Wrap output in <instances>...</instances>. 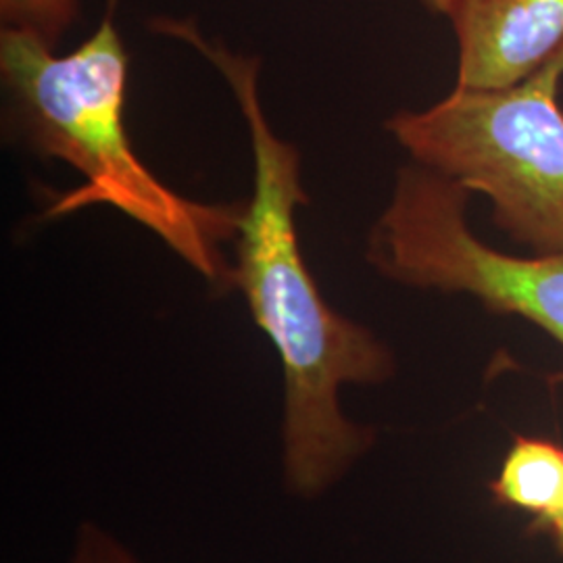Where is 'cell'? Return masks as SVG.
<instances>
[{"label": "cell", "mask_w": 563, "mask_h": 563, "mask_svg": "<svg viewBox=\"0 0 563 563\" xmlns=\"http://www.w3.org/2000/svg\"><path fill=\"white\" fill-rule=\"evenodd\" d=\"M151 27L197 48L228 81L246 121L253 195L242 205L230 288L241 290L253 322L280 360L282 486L297 501H318L376 443L374 428L344 411L342 388L388 383L397 372L395 353L325 301L302 257L297 211L309 197L302 190L301 155L265 115L262 59L209 41L192 20L157 18Z\"/></svg>", "instance_id": "obj_1"}, {"label": "cell", "mask_w": 563, "mask_h": 563, "mask_svg": "<svg viewBox=\"0 0 563 563\" xmlns=\"http://www.w3.org/2000/svg\"><path fill=\"white\" fill-rule=\"evenodd\" d=\"M115 2L109 0L97 32L67 55L32 32H0V78L13 128L36 155L67 163L81 176L46 218L109 205L153 232L209 284L230 288L232 263L222 246L236 241L242 205L186 199L134 151L125 128L130 57L113 20Z\"/></svg>", "instance_id": "obj_2"}, {"label": "cell", "mask_w": 563, "mask_h": 563, "mask_svg": "<svg viewBox=\"0 0 563 563\" xmlns=\"http://www.w3.org/2000/svg\"><path fill=\"white\" fill-rule=\"evenodd\" d=\"M563 51L504 90L455 86L386 130L413 163L490 202L493 222L537 255H563Z\"/></svg>", "instance_id": "obj_3"}, {"label": "cell", "mask_w": 563, "mask_h": 563, "mask_svg": "<svg viewBox=\"0 0 563 563\" xmlns=\"http://www.w3.org/2000/svg\"><path fill=\"white\" fill-rule=\"evenodd\" d=\"M472 192L420 163L401 167L367 239V262L405 286L470 295L490 313L518 316L563 346V255L516 257L467 223Z\"/></svg>", "instance_id": "obj_4"}, {"label": "cell", "mask_w": 563, "mask_h": 563, "mask_svg": "<svg viewBox=\"0 0 563 563\" xmlns=\"http://www.w3.org/2000/svg\"><path fill=\"white\" fill-rule=\"evenodd\" d=\"M446 18L460 88H511L563 51V0H451Z\"/></svg>", "instance_id": "obj_5"}, {"label": "cell", "mask_w": 563, "mask_h": 563, "mask_svg": "<svg viewBox=\"0 0 563 563\" xmlns=\"http://www.w3.org/2000/svg\"><path fill=\"white\" fill-rule=\"evenodd\" d=\"M495 501L544 520L563 493V446L532 437H516L497 478L490 483ZM530 522V523H532Z\"/></svg>", "instance_id": "obj_6"}, {"label": "cell", "mask_w": 563, "mask_h": 563, "mask_svg": "<svg viewBox=\"0 0 563 563\" xmlns=\"http://www.w3.org/2000/svg\"><path fill=\"white\" fill-rule=\"evenodd\" d=\"M2 27L36 34L57 51L69 27L80 20V0H0Z\"/></svg>", "instance_id": "obj_7"}, {"label": "cell", "mask_w": 563, "mask_h": 563, "mask_svg": "<svg viewBox=\"0 0 563 563\" xmlns=\"http://www.w3.org/2000/svg\"><path fill=\"white\" fill-rule=\"evenodd\" d=\"M65 563H146L120 537L95 520H84L74 532Z\"/></svg>", "instance_id": "obj_8"}, {"label": "cell", "mask_w": 563, "mask_h": 563, "mask_svg": "<svg viewBox=\"0 0 563 563\" xmlns=\"http://www.w3.org/2000/svg\"><path fill=\"white\" fill-rule=\"evenodd\" d=\"M530 532H544L553 539L555 549L563 555V493L560 497V504L555 505V509L541 520V522H532L528 526Z\"/></svg>", "instance_id": "obj_9"}, {"label": "cell", "mask_w": 563, "mask_h": 563, "mask_svg": "<svg viewBox=\"0 0 563 563\" xmlns=\"http://www.w3.org/2000/svg\"><path fill=\"white\" fill-rule=\"evenodd\" d=\"M422 2L430 11L443 13V15H446V9H449V4H451V0H422Z\"/></svg>", "instance_id": "obj_10"}]
</instances>
